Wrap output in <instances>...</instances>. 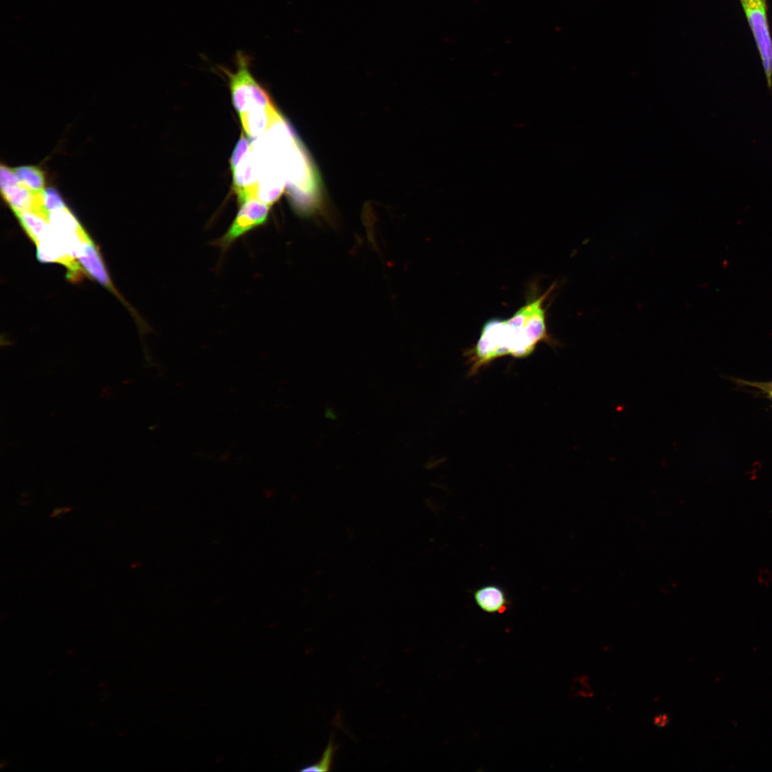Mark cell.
I'll use <instances>...</instances> for the list:
<instances>
[{
  "mask_svg": "<svg viewBox=\"0 0 772 772\" xmlns=\"http://www.w3.org/2000/svg\"><path fill=\"white\" fill-rule=\"evenodd\" d=\"M553 287L531 297L510 318H493L485 322L476 343L465 354L470 374L475 375L501 357H527L540 342L553 347L559 345L548 334L543 307Z\"/></svg>",
  "mask_w": 772,
  "mask_h": 772,
  "instance_id": "6da1fadb",
  "label": "cell"
},
{
  "mask_svg": "<svg viewBox=\"0 0 772 772\" xmlns=\"http://www.w3.org/2000/svg\"><path fill=\"white\" fill-rule=\"evenodd\" d=\"M237 69L234 72L223 69L229 78L232 101L239 114L257 107L273 105L266 91L256 81L250 69V58L242 51L235 56Z\"/></svg>",
  "mask_w": 772,
  "mask_h": 772,
  "instance_id": "7a4b0ae2",
  "label": "cell"
},
{
  "mask_svg": "<svg viewBox=\"0 0 772 772\" xmlns=\"http://www.w3.org/2000/svg\"><path fill=\"white\" fill-rule=\"evenodd\" d=\"M761 56L768 86L772 88V38L767 0H739Z\"/></svg>",
  "mask_w": 772,
  "mask_h": 772,
  "instance_id": "3957f363",
  "label": "cell"
},
{
  "mask_svg": "<svg viewBox=\"0 0 772 772\" xmlns=\"http://www.w3.org/2000/svg\"><path fill=\"white\" fill-rule=\"evenodd\" d=\"M239 211L226 232L216 241L222 249L228 248L246 233L263 225L268 219L269 205L254 198L239 202Z\"/></svg>",
  "mask_w": 772,
  "mask_h": 772,
  "instance_id": "277c9868",
  "label": "cell"
},
{
  "mask_svg": "<svg viewBox=\"0 0 772 772\" xmlns=\"http://www.w3.org/2000/svg\"><path fill=\"white\" fill-rule=\"evenodd\" d=\"M239 115L247 136L257 139L272 127L280 114L274 105H272L254 107Z\"/></svg>",
  "mask_w": 772,
  "mask_h": 772,
  "instance_id": "5b68a950",
  "label": "cell"
},
{
  "mask_svg": "<svg viewBox=\"0 0 772 772\" xmlns=\"http://www.w3.org/2000/svg\"><path fill=\"white\" fill-rule=\"evenodd\" d=\"M2 196L13 211H36L45 213L42 204V192H34L21 183L1 187Z\"/></svg>",
  "mask_w": 772,
  "mask_h": 772,
  "instance_id": "8992f818",
  "label": "cell"
},
{
  "mask_svg": "<svg viewBox=\"0 0 772 772\" xmlns=\"http://www.w3.org/2000/svg\"><path fill=\"white\" fill-rule=\"evenodd\" d=\"M76 258L86 272L94 279L104 287L114 290L99 252L89 236L83 240Z\"/></svg>",
  "mask_w": 772,
  "mask_h": 772,
  "instance_id": "52a82bcc",
  "label": "cell"
},
{
  "mask_svg": "<svg viewBox=\"0 0 772 772\" xmlns=\"http://www.w3.org/2000/svg\"><path fill=\"white\" fill-rule=\"evenodd\" d=\"M232 174L233 189L240 202L247 197L258 178V166L252 148L232 170Z\"/></svg>",
  "mask_w": 772,
  "mask_h": 772,
  "instance_id": "ba28073f",
  "label": "cell"
},
{
  "mask_svg": "<svg viewBox=\"0 0 772 772\" xmlns=\"http://www.w3.org/2000/svg\"><path fill=\"white\" fill-rule=\"evenodd\" d=\"M476 605L482 611L490 613H503L510 605V601L503 588L495 584L485 585L473 592Z\"/></svg>",
  "mask_w": 772,
  "mask_h": 772,
  "instance_id": "9c48e42d",
  "label": "cell"
},
{
  "mask_svg": "<svg viewBox=\"0 0 772 772\" xmlns=\"http://www.w3.org/2000/svg\"><path fill=\"white\" fill-rule=\"evenodd\" d=\"M15 214L23 229L34 243L49 225L47 214L36 211H24Z\"/></svg>",
  "mask_w": 772,
  "mask_h": 772,
  "instance_id": "30bf717a",
  "label": "cell"
},
{
  "mask_svg": "<svg viewBox=\"0 0 772 772\" xmlns=\"http://www.w3.org/2000/svg\"><path fill=\"white\" fill-rule=\"evenodd\" d=\"M48 219L52 228L63 235L76 234L84 230L67 207L49 212Z\"/></svg>",
  "mask_w": 772,
  "mask_h": 772,
  "instance_id": "8fae6325",
  "label": "cell"
},
{
  "mask_svg": "<svg viewBox=\"0 0 772 772\" xmlns=\"http://www.w3.org/2000/svg\"><path fill=\"white\" fill-rule=\"evenodd\" d=\"M14 172L20 183L29 190L39 193L44 190L45 178L43 172L34 166H21Z\"/></svg>",
  "mask_w": 772,
  "mask_h": 772,
  "instance_id": "7c38bea8",
  "label": "cell"
},
{
  "mask_svg": "<svg viewBox=\"0 0 772 772\" xmlns=\"http://www.w3.org/2000/svg\"><path fill=\"white\" fill-rule=\"evenodd\" d=\"M337 746H335L333 738H330L329 743L322 754L320 761L315 764L307 765L302 767L300 771H329L332 762V758Z\"/></svg>",
  "mask_w": 772,
  "mask_h": 772,
  "instance_id": "4fadbf2b",
  "label": "cell"
},
{
  "mask_svg": "<svg viewBox=\"0 0 772 772\" xmlns=\"http://www.w3.org/2000/svg\"><path fill=\"white\" fill-rule=\"evenodd\" d=\"M42 204L44 210L47 214L66 207L60 194L54 188L44 189L42 192Z\"/></svg>",
  "mask_w": 772,
  "mask_h": 772,
  "instance_id": "5bb4252c",
  "label": "cell"
},
{
  "mask_svg": "<svg viewBox=\"0 0 772 772\" xmlns=\"http://www.w3.org/2000/svg\"><path fill=\"white\" fill-rule=\"evenodd\" d=\"M251 148L248 139L245 137L243 133L238 142H237L234 149L232 153L229 164L232 171L238 165L244 156L249 152Z\"/></svg>",
  "mask_w": 772,
  "mask_h": 772,
  "instance_id": "9a60e30c",
  "label": "cell"
},
{
  "mask_svg": "<svg viewBox=\"0 0 772 772\" xmlns=\"http://www.w3.org/2000/svg\"><path fill=\"white\" fill-rule=\"evenodd\" d=\"M20 183L14 169L1 165L0 169V185L1 187L14 185Z\"/></svg>",
  "mask_w": 772,
  "mask_h": 772,
  "instance_id": "2e32d148",
  "label": "cell"
},
{
  "mask_svg": "<svg viewBox=\"0 0 772 772\" xmlns=\"http://www.w3.org/2000/svg\"><path fill=\"white\" fill-rule=\"evenodd\" d=\"M739 384L757 388L765 392H772V380L769 382H752L743 380H736Z\"/></svg>",
  "mask_w": 772,
  "mask_h": 772,
  "instance_id": "e0dca14e",
  "label": "cell"
},
{
  "mask_svg": "<svg viewBox=\"0 0 772 772\" xmlns=\"http://www.w3.org/2000/svg\"><path fill=\"white\" fill-rule=\"evenodd\" d=\"M669 721V716L665 713L658 714L653 719L654 724L658 728L665 727L668 724Z\"/></svg>",
  "mask_w": 772,
  "mask_h": 772,
  "instance_id": "ac0fdd59",
  "label": "cell"
},
{
  "mask_svg": "<svg viewBox=\"0 0 772 772\" xmlns=\"http://www.w3.org/2000/svg\"><path fill=\"white\" fill-rule=\"evenodd\" d=\"M70 510H71V508H68V507L55 508L54 510L53 513H51V517H55V516H57L59 515H61V513H63V514L69 512Z\"/></svg>",
  "mask_w": 772,
  "mask_h": 772,
  "instance_id": "d6986e66",
  "label": "cell"
},
{
  "mask_svg": "<svg viewBox=\"0 0 772 772\" xmlns=\"http://www.w3.org/2000/svg\"><path fill=\"white\" fill-rule=\"evenodd\" d=\"M768 395L770 396V397H771V399L772 400V392H769V393H768Z\"/></svg>",
  "mask_w": 772,
  "mask_h": 772,
  "instance_id": "ffe728a7",
  "label": "cell"
}]
</instances>
